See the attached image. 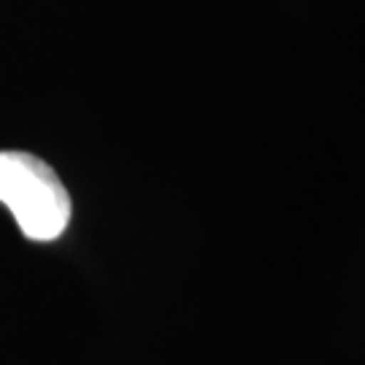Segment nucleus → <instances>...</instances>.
Returning a JSON list of instances; mask_svg holds the SVG:
<instances>
[{
  "instance_id": "obj_1",
  "label": "nucleus",
  "mask_w": 365,
  "mask_h": 365,
  "mask_svg": "<svg viewBox=\"0 0 365 365\" xmlns=\"http://www.w3.org/2000/svg\"><path fill=\"white\" fill-rule=\"evenodd\" d=\"M0 203L30 241H54L71 222V195L49 163L27 152H0Z\"/></svg>"
}]
</instances>
